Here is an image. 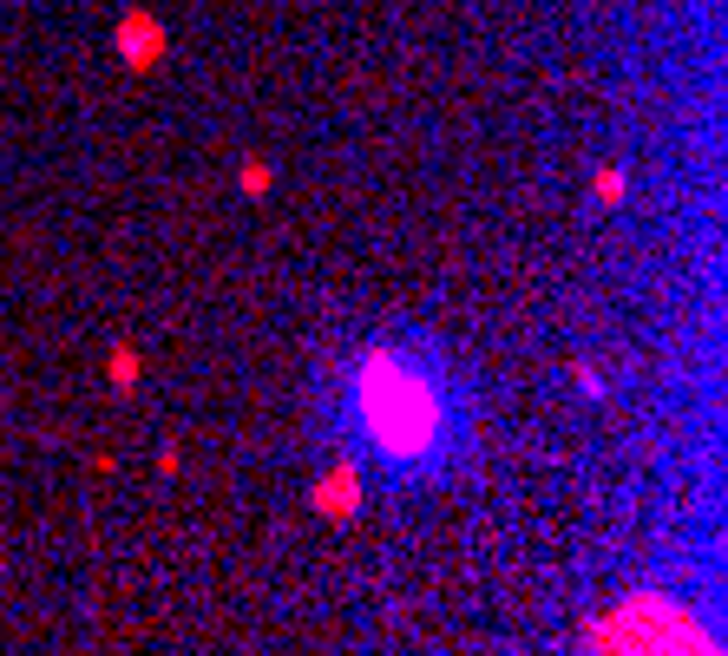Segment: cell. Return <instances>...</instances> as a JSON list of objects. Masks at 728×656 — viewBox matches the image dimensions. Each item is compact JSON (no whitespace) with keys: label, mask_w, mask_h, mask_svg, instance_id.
Wrapping results in <instances>:
<instances>
[{"label":"cell","mask_w":728,"mask_h":656,"mask_svg":"<svg viewBox=\"0 0 728 656\" xmlns=\"http://www.w3.org/2000/svg\"><path fill=\"white\" fill-rule=\"evenodd\" d=\"M362 499H367V486L355 480V473H348V466H342V460H335V473L315 486V512H328V518H348V512L362 506Z\"/></svg>","instance_id":"obj_4"},{"label":"cell","mask_w":728,"mask_h":656,"mask_svg":"<svg viewBox=\"0 0 728 656\" xmlns=\"http://www.w3.org/2000/svg\"><path fill=\"white\" fill-rule=\"evenodd\" d=\"M243 191H250V198H263V191H270V164H263V158H250V164H243Z\"/></svg>","instance_id":"obj_5"},{"label":"cell","mask_w":728,"mask_h":656,"mask_svg":"<svg viewBox=\"0 0 728 656\" xmlns=\"http://www.w3.org/2000/svg\"><path fill=\"white\" fill-rule=\"evenodd\" d=\"M590 637H597V650H709V630L689 624L683 610L663 617V610H656V591L630 597V604H624L617 617H604Z\"/></svg>","instance_id":"obj_2"},{"label":"cell","mask_w":728,"mask_h":656,"mask_svg":"<svg viewBox=\"0 0 728 656\" xmlns=\"http://www.w3.org/2000/svg\"><path fill=\"white\" fill-rule=\"evenodd\" d=\"M112 374H119L112 387H132V374H139V355H132V349H119V355H112Z\"/></svg>","instance_id":"obj_6"},{"label":"cell","mask_w":728,"mask_h":656,"mask_svg":"<svg viewBox=\"0 0 728 656\" xmlns=\"http://www.w3.org/2000/svg\"><path fill=\"white\" fill-rule=\"evenodd\" d=\"M617 198H624V178H617V171H604V178H597V204H617Z\"/></svg>","instance_id":"obj_7"},{"label":"cell","mask_w":728,"mask_h":656,"mask_svg":"<svg viewBox=\"0 0 728 656\" xmlns=\"http://www.w3.org/2000/svg\"><path fill=\"white\" fill-rule=\"evenodd\" d=\"M479 434L466 374L434 329H381L328 367L322 440L367 493L446 486Z\"/></svg>","instance_id":"obj_1"},{"label":"cell","mask_w":728,"mask_h":656,"mask_svg":"<svg viewBox=\"0 0 728 656\" xmlns=\"http://www.w3.org/2000/svg\"><path fill=\"white\" fill-rule=\"evenodd\" d=\"M112 47H119V60H125L132 73H151V67L164 60L171 33H164V20H158V13H145V7H125V13H119V27H112Z\"/></svg>","instance_id":"obj_3"}]
</instances>
